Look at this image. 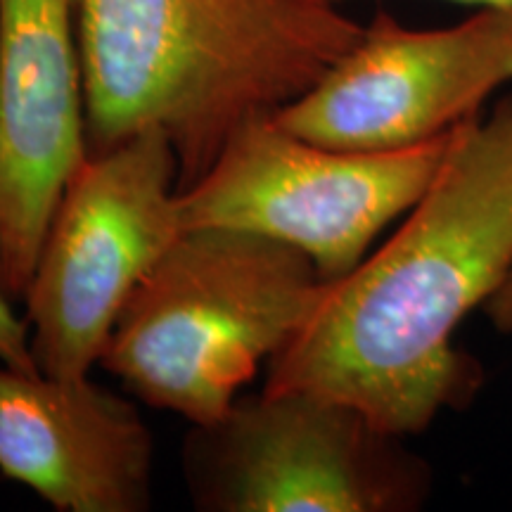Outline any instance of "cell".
<instances>
[{
  "mask_svg": "<svg viewBox=\"0 0 512 512\" xmlns=\"http://www.w3.org/2000/svg\"><path fill=\"white\" fill-rule=\"evenodd\" d=\"M512 271V95L458 126L430 190L375 254L328 283L309 323L268 361L266 392L349 403L408 437L465 408L482 368L453 332Z\"/></svg>",
  "mask_w": 512,
  "mask_h": 512,
  "instance_id": "6da1fadb",
  "label": "cell"
},
{
  "mask_svg": "<svg viewBox=\"0 0 512 512\" xmlns=\"http://www.w3.org/2000/svg\"><path fill=\"white\" fill-rule=\"evenodd\" d=\"M86 152L164 133L178 190L323 79L363 34L328 0H74Z\"/></svg>",
  "mask_w": 512,
  "mask_h": 512,
  "instance_id": "7a4b0ae2",
  "label": "cell"
},
{
  "mask_svg": "<svg viewBox=\"0 0 512 512\" xmlns=\"http://www.w3.org/2000/svg\"><path fill=\"white\" fill-rule=\"evenodd\" d=\"M325 287L285 242L183 230L126 302L100 363L147 406L207 425L309 323Z\"/></svg>",
  "mask_w": 512,
  "mask_h": 512,
  "instance_id": "3957f363",
  "label": "cell"
},
{
  "mask_svg": "<svg viewBox=\"0 0 512 512\" xmlns=\"http://www.w3.org/2000/svg\"><path fill=\"white\" fill-rule=\"evenodd\" d=\"M178 159L159 131L86 155L57 202L24 294L36 368L91 377L136 287L183 233Z\"/></svg>",
  "mask_w": 512,
  "mask_h": 512,
  "instance_id": "277c9868",
  "label": "cell"
},
{
  "mask_svg": "<svg viewBox=\"0 0 512 512\" xmlns=\"http://www.w3.org/2000/svg\"><path fill=\"white\" fill-rule=\"evenodd\" d=\"M190 501L202 512H413L432 470L349 403L311 392L238 401L181 448Z\"/></svg>",
  "mask_w": 512,
  "mask_h": 512,
  "instance_id": "5b68a950",
  "label": "cell"
},
{
  "mask_svg": "<svg viewBox=\"0 0 512 512\" xmlns=\"http://www.w3.org/2000/svg\"><path fill=\"white\" fill-rule=\"evenodd\" d=\"M456 131L408 150L344 152L294 136L275 117L254 121L207 174L176 192L178 221L183 230H245L285 242L335 283L430 190Z\"/></svg>",
  "mask_w": 512,
  "mask_h": 512,
  "instance_id": "8992f818",
  "label": "cell"
},
{
  "mask_svg": "<svg viewBox=\"0 0 512 512\" xmlns=\"http://www.w3.org/2000/svg\"><path fill=\"white\" fill-rule=\"evenodd\" d=\"M510 81L512 10L479 8L444 29H408L377 10L354 46L275 121L330 150H408L479 117Z\"/></svg>",
  "mask_w": 512,
  "mask_h": 512,
  "instance_id": "52a82bcc",
  "label": "cell"
},
{
  "mask_svg": "<svg viewBox=\"0 0 512 512\" xmlns=\"http://www.w3.org/2000/svg\"><path fill=\"white\" fill-rule=\"evenodd\" d=\"M86 155L74 0H0V292L12 304Z\"/></svg>",
  "mask_w": 512,
  "mask_h": 512,
  "instance_id": "ba28073f",
  "label": "cell"
},
{
  "mask_svg": "<svg viewBox=\"0 0 512 512\" xmlns=\"http://www.w3.org/2000/svg\"><path fill=\"white\" fill-rule=\"evenodd\" d=\"M155 444L131 401L91 377L0 363V475L57 512H145Z\"/></svg>",
  "mask_w": 512,
  "mask_h": 512,
  "instance_id": "9c48e42d",
  "label": "cell"
},
{
  "mask_svg": "<svg viewBox=\"0 0 512 512\" xmlns=\"http://www.w3.org/2000/svg\"><path fill=\"white\" fill-rule=\"evenodd\" d=\"M0 363L10 368L38 370L31 354L27 323L12 311V302L3 292H0Z\"/></svg>",
  "mask_w": 512,
  "mask_h": 512,
  "instance_id": "30bf717a",
  "label": "cell"
},
{
  "mask_svg": "<svg viewBox=\"0 0 512 512\" xmlns=\"http://www.w3.org/2000/svg\"><path fill=\"white\" fill-rule=\"evenodd\" d=\"M486 318L494 323V328L503 335H512V271L508 278L503 280V285L498 287L496 294H491L489 302L484 304Z\"/></svg>",
  "mask_w": 512,
  "mask_h": 512,
  "instance_id": "8fae6325",
  "label": "cell"
},
{
  "mask_svg": "<svg viewBox=\"0 0 512 512\" xmlns=\"http://www.w3.org/2000/svg\"><path fill=\"white\" fill-rule=\"evenodd\" d=\"M328 3L337 5L339 0H328ZM456 3L475 5V8H508V10H512V0H456Z\"/></svg>",
  "mask_w": 512,
  "mask_h": 512,
  "instance_id": "7c38bea8",
  "label": "cell"
}]
</instances>
